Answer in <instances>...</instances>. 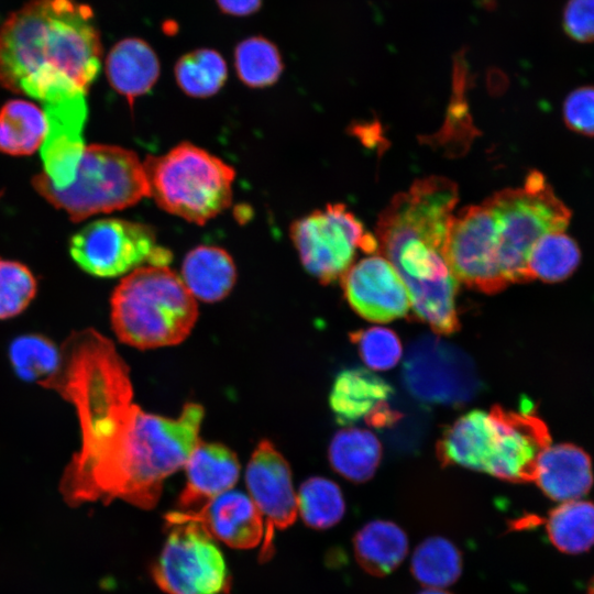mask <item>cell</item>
<instances>
[{
	"label": "cell",
	"instance_id": "6da1fadb",
	"mask_svg": "<svg viewBox=\"0 0 594 594\" xmlns=\"http://www.w3.org/2000/svg\"><path fill=\"white\" fill-rule=\"evenodd\" d=\"M59 352L56 372L40 385L72 403L79 420L80 448L61 479L64 501L154 508L165 480L200 440L204 407L187 403L176 418L145 411L134 402L128 364L95 329L72 332Z\"/></svg>",
	"mask_w": 594,
	"mask_h": 594
},
{
	"label": "cell",
	"instance_id": "7a4b0ae2",
	"mask_svg": "<svg viewBox=\"0 0 594 594\" xmlns=\"http://www.w3.org/2000/svg\"><path fill=\"white\" fill-rule=\"evenodd\" d=\"M101 54L88 6L31 0L0 26V85L42 107L86 98Z\"/></svg>",
	"mask_w": 594,
	"mask_h": 594
},
{
	"label": "cell",
	"instance_id": "3957f363",
	"mask_svg": "<svg viewBox=\"0 0 594 594\" xmlns=\"http://www.w3.org/2000/svg\"><path fill=\"white\" fill-rule=\"evenodd\" d=\"M458 186L429 176L398 193L378 216V252L403 279L416 316L435 332L459 329L458 280L444 257Z\"/></svg>",
	"mask_w": 594,
	"mask_h": 594
},
{
	"label": "cell",
	"instance_id": "277c9868",
	"mask_svg": "<svg viewBox=\"0 0 594 594\" xmlns=\"http://www.w3.org/2000/svg\"><path fill=\"white\" fill-rule=\"evenodd\" d=\"M549 444L544 424L528 410L494 406L472 410L442 433L437 453L444 465L457 464L509 482L534 479L539 453Z\"/></svg>",
	"mask_w": 594,
	"mask_h": 594
},
{
	"label": "cell",
	"instance_id": "5b68a950",
	"mask_svg": "<svg viewBox=\"0 0 594 594\" xmlns=\"http://www.w3.org/2000/svg\"><path fill=\"white\" fill-rule=\"evenodd\" d=\"M110 307L119 341L140 350L179 344L198 318L195 297L176 273L162 265L127 274L114 288Z\"/></svg>",
	"mask_w": 594,
	"mask_h": 594
},
{
	"label": "cell",
	"instance_id": "8992f818",
	"mask_svg": "<svg viewBox=\"0 0 594 594\" xmlns=\"http://www.w3.org/2000/svg\"><path fill=\"white\" fill-rule=\"evenodd\" d=\"M32 185L75 222L125 209L148 197L143 162L128 148L107 144L85 146L75 177L67 186H55L44 172L32 178Z\"/></svg>",
	"mask_w": 594,
	"mask_h": 594
},
{
	"label": "cell",
	"instance_id": "52a82bcc",
	"mask_svg": "<svg viewBox=\"0 0 594 594\" xmlns=\"http://www.w3.org/2000/svg\"><path fill=\"white\" fill-rule=\"evenodd\" d=\"M144 169L148 196L168 213L204 224L232 201L234 169L188 142L160 156H147Z\"/></svg>",
	"mask_w": 594,
	"mask_h": 594
},
{
	"label": "cell",
	"instance_id": "ba28073f",
	"mask_svg": "<svg viewBox=\"0 0 594 594\" xmlns=\"http://www.w3.org/2000/svg\"><path fill=\"white\" fill-rule=\"evenodd\" d=\"M492 211L498 235V261L507 283L530 280L528 257L544 234L564 231L570 210L539 172H530L521 188L494 193L483 201Z\"/></svg>",
	"mask_w": 594,
	"mask_h": 594
},
{
	"label": "cell",
	"instance_id": "9c48e42d",
	"mask_svg": "<svg viewBox=\"0 0 594 594\" xmlns=\"http://www.w3.org/2000/svg\"><path fill=\"white\" fill-rule=\"evenodd\" d=\"M290 238L304 268L322 284H330L351 267L356 249L378 250L376 238L343 204H331L297 219Z\"/></svg>",
	"mask_w": 594,
	"mask_h": 594
},
{
	"label": "cell",
	"instance_id": "30bf717a",
	"mask_svg": "<svg viewBox=\"0 0 594 594\" xmlns=\"http://www.w3.org/2000/svg\"><path fill=\"white\" fill-rule=\"evenodd\" d=\"M73 261L97 277H118L144 265L167 266L172 254L146 224L118 218L95 220L69 241Z\"/></svg>",
	"mask_w": 594,
	"mask_h": 594
},
{
	"label": "cell",
	"instance_id": "8fae6325",
	"mask_svg": "<svg viewBox=\"0 0 594 594\" xmlns=\"http://www.w3.org/2000/svg\"><path fill=\"white\" fill-rule=\"evenodd\" d=\"M169 528L152 568L156 585L166 594H228L231 578L212 538L194 521Z\"/></svg>",
	"mask_w": 594,
	"mask_h": 594
},
{
	"label": "cell",
	"instance_id": "7c38bea8",
	"mask_svg": "<svg viewBox=\"0 0 594 594\" xmlns=\"http://www.w3.org/2000/svg\"><path fill=\"white\" fill-rule=\"evenodd\" d=\"M403 382L421 402L455 406L470 402L481 387L466 353L433 336H422L409 345Z\"/></svg>",
	"mask_w": 594,
	"mask_h": 594
},
{
	"label": "cell",
	"instance_id": "4fadbf2b",
	"mask_svg": "<svg viewBox=\"0 0 594 594\" xmlns=\"http://www.w3.org/2000/svg\"><path fill=\"white\" fill-rule=\"evenodd\" d=\"M444 257L455 279L473 289L495 294L508 284L499 266L495 219L484 202L453 216Z\"/></svg>",
	"mask_w": 594,
	"mask_h": 594
},
{
	"label": "cell",
	"instance_id": "5bb4252c",
	"mask_svg": "<svg viewBox=\"0 0 594 594\" xmlns=\"http://www.w3.org/2000/svg\"><path fill=\"white\" fill-rule=\"evenodd\" d=\"M245 484L250 498L265 517L258 560L266 562L274 554L275 530L294 524L298 513L289 464L270 440H261L252 452L245 471Z\"/></svg>",
	"mask_w": 594,
	"mask_h": 594
},
{
	"label": "cell",
	"instance_id": "9a60e30c",
	"mask_svg": "<svg viewBox=\"0 0 594 594\" xmlns=\"http://www.w3.org/2000/svg\"><path fill=\"white\" fill-rule=\"evenodd\" d=\"M344 297L361 317L388 322L407 315V288L394 266L381 254L362 258L341 277Z\"/></svg>",
	"mask_w": 594,
	"mask_h": 594
},
{
	"label": "cell",
	"instance_id": "2e32d148",
	"mask_svg": "<svg viewBox=\"0 0 594 594\" xmlns=\"http://www.w3.org/2000/svg\"><path fill=\"white\" fill-rule=\"evenodd\" d=\"M164 518L168 528L197 522L211 538L234 549H252L264 536L262 514L250 496L239 491L224 492L197 510L169 512Z\"/></svg>",
	"mask_w": 594,
	"mask_h": 594
},
{
	"label": "cell",
	"instance_id": "e0dca14e",
	"mask_svg": "<svg viewBox=\"0 0 594 594\" xmlns=\"http://www.w3.org/2000/svg\"><path fill=\"white\" fill-rule=\"evenodd\" d=\"M393 387L381 376L362 367L341 371L334 378L329 404L339 425L361 419L376 428L389 426L399 417L388 405Z\"/></svg>",
	"mask_w": 594,
	"mask_h": 594
},
{
	"label": "cell",
	"instance_id": "ac0fdd59",
	"mask_svg": "<svg viewBox=\"0 0 594 594\" xmlns=\"http://www.w3.org/2000/svg\"><path fill=\"white\" fill-rule=\"evenodd\" d=\"M186 484L178 496L180 512L197 510L218 495L230 491L239 480L240 462L230 448L201 439L186 464Z\"/></svg>",
	"mask_w": 594,
	"mask_h": 594
},
{
	"label": "cell",
	"instance_id": "d6986e66",
	"mask_svg": "<svg viewBox=\"0 0 594 594\" xmlns=\"http://www.w3.org/2000/svg\"><path fill=\"white\" fill-rule=\"evenodd\" d=\"M532 481L554 501L579 499L593 483L591 460L575 446L549 443L537 458Z\"/></svg>",
	"mask_w": 594,
	"mask_h": 594
},
{
	"label": "cell",
	"instance_id": "ffe728a7",
	"mask_svg": "<svg viewBox=\"0 0 594 594\" xmlns=\"http://www.w3.org/2000/svg\"><path fill=\"white\" fill-rule=\"evenodd\" d=\"M156 53L142 38L119 41L106 58V75L111 87L125 97L132 107L134 100L148 92L160 77Z\"/></svg>",
	"mask_w": 594,
	"mask_h": 594
},
{
	"label": "cell",
	"instance_id": "44dd1931",
	"mask_svg": "<svg viewBox=\"0 0 594 594\" xmlns=\"http://www.w3.org/2000/svg\"><path fill=\"white\" fill-rule=\"evenodd\" d=\"M180 278L195 299L216 302L226 298L232 290L237 280V270L226 250L200 245L185 256Z\"/></svg>",
	"mask_w": 594,
	"mask_h": 594
},
{
	"label": "cell",
	"instance_id": "7402d4cb",
	"mask_svg": "<svg viewBox=\"0 0 594 594\" xmlns=\"http://www.w3.org/2000/svg\"><path fill=\"white\" fill-rule=\"evenodd\" d=\"M353 546L360 565L372 575L383 576L394 571L405 559L408 539L396 524L374 520L355 535Z\"/></svg>",
	"mask_w": 594,
	"mask_h": 594
},
{
	"label": "cell",
	"instance_id": "603a6c76",
	"mask_svg": "<svg viewBox=\"0 0 594 594\" xmlns=\"http://www.w3.org/2000/svg\"><path fill=\"white\" fill-rule=\"evenodd\" d=\"M47 128L42 107L24 99L7 101L0 109V152L32 155L44 143Z\"/></svg>",
	"mask_w": 594,
	"mask_h": 594
},
{
	"label": "cell",
	"instance_id": "cb8c5ba5",
	"mask_svg": "<svg viewBox=\"0 0 594 594\" xmlns=\"http://www.w3.org/2000/svg\"><path fill=\"white\" fill-rule=\"evenodd\" d=\"M382 449L377 438L369 430L346 428L332 438L328 458L333 470L353 482H365L376 471Z\"/></svg>",
	"mask_w": 594,
	"mask_h": 594
},
{
	"label": "cell",
	"instance_id": "d4e9b609",
	"mask_svg": "<svg viewBox=\"0 0 594 594\" xmlns=\"http://www.w3.org/2000/svg\"><path fill=\"white\" fill-rule=\"evenodd\" d=\"M546 527L560 551H586L594 544V504L581 499L564 502L551 510Z\"/></svg>",
	"mask_w": 594,
	"mask_h": 594
},
{
	"label": "cell",
	"instance_id": "484cf974",
	"mask_svg": "<svg viewBox=\"0 0 594 594\" xmlns=\"http://www.w3.org/2000/svg\"><path fill=\"white\" fill-rule=\"evenodd\" d=\"M580 258L576 242L564 231H553L541 237L532 246L528 257V273L531 279L560 282L576 270Z\"/></svg>",
	"mask_w": 594,
	"mask_h": 594
},
{
	"label": "cell",
	"instance_id": "4316f807",
	"mask_svg": "<svg viewBox=\"0 0 594 594\" xmlns=\"http://www.w3.org/2000/svg\"><path fill=\"white\" fill-rule=\"evenodd\" d=\"M228 76L223 57L215 50L199 48L182 56L175 65V78L188 96L206 98L217 94Z\"/></svg>",
	"mask_w": 594,
	"mask_h": 594
},
{
	"label": "cell",
	"instance_id": "83f0119b",
	"mask_svg": "<svg viewBox=\"0 0 594 594\" xmlns=\"http://www.w3.org/2000/svg\"><path fill=\"white\" fill-rule=\"evenodd\" d=\"M461 569L459 550L442 537H432L421 542L411 560L414 576L429 588L451 585L460 576Z\"/></svg>",
	"mask_w": 594,
	"mask_h": 594
},
{
	"label": "cell",
	"instance_id": "f1b7e54d",
	"mask_svg": "<svg viewBox=\"0 0 594 594\" xmlns=\"http://www.w3.org/2000/svg\"><path fill=\"white\" fill-rule=\"evenodd\" d=\"M234 67L243 84L263 88L277 81L283 72V61L274 43L263 36H251L237 45Z\"/></svg>",
	"mask_w": 594,
	"mask_h": 594
},
{
	"label": "cell",
	"instance_id": "f546056e",
	"mask_svg": "<svg viewBox=\"0 0 594 594\" xmlns=\"http://www.w3.org/2000/svg\"><path fill=\"white\" fill-rule=\"evenodd\" d=\"M297 506L302 520L316 529L329 528L343 517L345 505L340 487L324 477L305 481L297 495Z\"/></svg>",
	"mask_w": 594,
	"mask_h": 594
},
{
	"label": "cell",
	"instance_id": "4dcf8cb0",
	"mask_svg": "<svg viewBox=\"0 0 594 594\" xmlns=\"http://www.w3.org/2000/svg\"><path fill=\"white\" fill-rule=\"evenodd\" d=\"M9 355L15 373L24 381L37 384L56 372L61 359L55 344L37 334L16 338L10 345Z\"/></svg>",
	"mask_w": 594,
	"mask_h": 594
},
{
	"label": "cell",
	"instance_id": "1f68e13d",
	"mask_svg": "<svg viewBox=\"0 0 594 594\" xmlns=\"http://www.w3.org/2000/svg\"><path fill=\"white\" fill-rule=\"evenodd\" d=\"M37 283L24 264L0 258V319L21 314L34 298Z\"/></svg>",
	"mask_w": 594,
	"mask_h": 594
},
{
	"label": "cell",
	"instance_id": "d6a6232c",
	"mask_svg": "<svg viewBox=\"0 0 594 594\" xmlns=\"http://www.w3.org/2000/svg\"><path fill=\"white\" fill-rule=\"evenodd\" d=\"M356 344L364 363L373 369L385 371L394 367L402 356V344L394 331L382 327H372L350 334Z\"/></svg>",
	"mask_w": 594,
	"mask_h": 594
},
{
	"label": "cell",
	"instance_id": "836d02e7",
	"mask_svg": "<svg viewBox=\"0 0 594 594\" xmlns=\"http://www.w3.org/2000/svg\"><path fill=\"white\" fill-rule=\"evenodd\" d=\"M563 119L574 132L594 136V86L574 89L563 103Z\"/></svg>",
	"mask_w": 594,
	"mask_h": 594
},
{
	"label": "cell",
	"instance_id": "e575fe53",
	"mask_svg": "<svg viewBox=\"0 0 594 594\" xmlns=\"http://www.w3.org/2000/svg\"><path fill=\"white\" fill-rule=\"evenodd\" d=\"M563 29L574 41L594 42V0H569L563 11Z\"/></svg>",
	"mask_w": 594,
	"mask_h": 594
},
{
	"label": "cell",
	"instance_id": "d590c367",
	"mask_svg": "<svg viewBox=\"0 0 594 594\" xmlns=\"http://www.w3.org/2000/svg\"><path fill=\"white\" fill-rule=\"evenodd\" d=\"M223 13L245 16L255 13L262 6V0H216Z\"/></svg>",
	"mask_w": 594,
	"mask_h": 594
},
{
	"label": "cell",
	"instance_id": "8d00e7d4",
	"mask_svg": "<svg viewBox=\"0 0 594 594\" xmlns=\"http://www.w3.org/2000/svg\"><path fill=\"white\" fill-rule=\"evenodd\" d=\"M419 594H450V593H447L446 591L441 590V588H427L425 591H422L421 593Z\"/></svg>",
	"mask_w": 594,
	"mask_h": 594
},
{
	"label": "cell",
	"instance_id": "74e56055",
	"mask_svg": "<svg viewBox=\"0 0 594 594\" xmlns=\"http://www.w3.org/2000/svg\"><path fill=\"white\" fill-rule=\"evenodd\" d=\"M587 594H594V578H593V580H592L591 583H590Z\"/></svg>",
	"mask_w": 594,
	"mask_h": 594
}]
</instances>
